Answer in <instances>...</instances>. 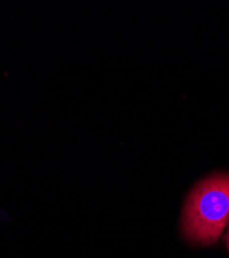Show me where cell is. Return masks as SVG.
Returning <instances> with one entry per match:
<instances>
[{
  "instance_id": "cell-1",
  "label": "cell",
  "mask_w": 229,
  "mask_h": 258,
  "mask_svg": "<svg viewBox=\"0 0 229 258\" xmlns=\"http://www.w3.org/2000/svg\"><path fill=\"white\" fill-rule=\"evenodd\" d=\"M229 221V175L200 181L190 192L183 214V231L190 241L216 243Z\"/></svg>"
},
{
  "instance_id": "cell-2",
  "label": "cell",
  "mask_w": 229,
  "mask_h": 258,
  "mask_svg": "<svg viewBox=\"0 0 229 258\" xmlns=\"http://www.w3.org/2000/svg\"><path fill=\"white\" fill-rule=\"evenodd\" d=\"M227 247L229 249V231H228V235H227Z\"/></svg>"
}]
</instances>
